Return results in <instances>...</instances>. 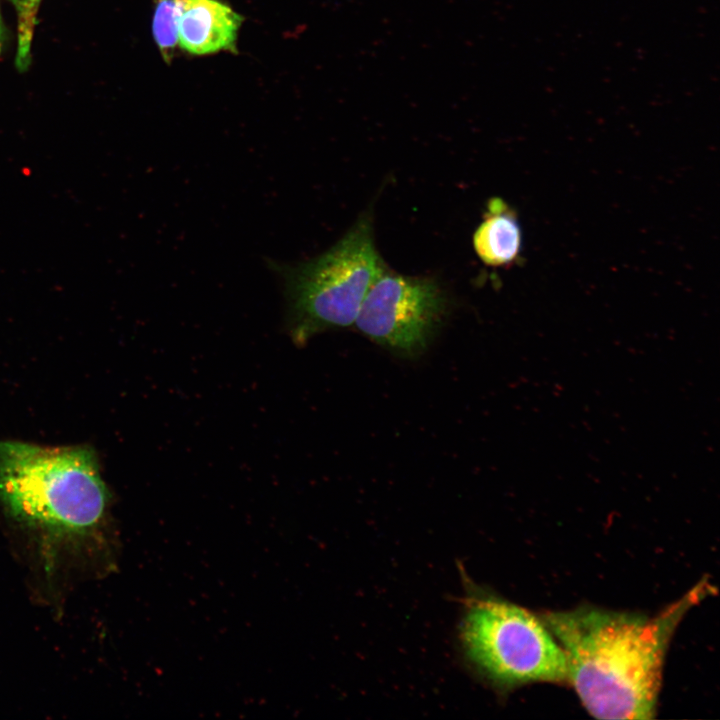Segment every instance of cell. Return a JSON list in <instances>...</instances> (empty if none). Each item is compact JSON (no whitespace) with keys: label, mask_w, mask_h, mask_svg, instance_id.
<instances>
[{"label":"cell","mask_w":720,"mask_h":720,"mask_svg":"<svg viewBox=\"0 0 720 720\" xmlns=\"http://www.w3.org/2000/svg\"><path fill=\"white\" fill-rule=\"evenodd\" d=\"M711 587L699 583L654 617L578 608L541 620L567 661L568 679L598 719H653L666 650L684 614Z\"/></svg>","instance_id":"cell-1"},{"label":"cell","mask_w":720,"mask_h":720,"mask_svg":"<svg viewBox=\"0 0 720 720\" xmlns=\"http://www.w3.org/2000/svg\"><path fill=\"white\" fill-rule=\"evenodd\" d=\"M110 502L92 448L0 441V504L49 543L97 538L110 547Z\"/></svg>","instance_id":"cell-2"},{"label":"cell","mask_w":720,"mask_h":720,"mask_svg":"<svg viewBox=\"0 0 720 720\" xmlns=\"http://www.w3.org/2000/svg\"><path fill=\"white\" fill-rule=\"evenodd\" d=\"M266 264L281 280L288 327L296 344L325 329L353 325L370 286L385 267L368 213L324 253L297 263L267 259Z\"/></svg>","instance_id":"cell-3"},{"label":"cell","mask_w":720,"mask_h":720,"mask_svg":"<svg viewBox=\"0 0 720 720\" xmlns=\"http://www.w3.org/2000/svg\"><path fill=\"white\" fill-rule=\"evenodd\" d=\"M461 639L469 660L494 684L514 687L568 679L565 653L541 618L478 593L464 599Z\"/></svg>","instance_id":"cell-4"},{"label":"cell","mask_w":720,"mask_h":720,"mask_svg":"<svg viewBox=\"0 0 720 720\" xmlns=\"http://www.w3.org/2000/svg\"><path fill=\"white\" fill-rule=\"evenodd\" d=\"M447 308V297L431 277L386 269L370 286L354 325L374 342L401 354L424 349Z\"/></svg>","instance_id":"cell-5"},{"label":"cell","mask_w":720,"mask_h":720,"mask_svg":"<svg viewBox=\"0 0 720 720\" xmlns=\"http://www.w3.org/2000/svg\"><path fill=\"white\" fill-rule=\"evenodd\" d=\"M242 21L241 15L220 0H182L179 46L195 56L236 52Z\"/></svg>","instance_id":"cell-6"},{"label":"cell","mask_w":720,"mask_h":720,"mask_svg":"<svg viewBox=\"0 0 720 720\" xmlns=\"http://www.w3.org/2000/svg\"><path fill=\"white\" fill-rule=\"evenodd\" d=\"M487 213L473 234V247L489 266L511 264L520 254L522 233L516 216L501 199L488 202Z\"/></svg>","instance_id":"cell-7"},{"label":"cell","mask_w":720,"mask_h":720,"mask_svg":"<svg viewBox=\"0 0 720 720\" xmlns=\"http://www.w3.org/2000/svg\"><path fill=\"white\" fill-rule=\"evenodd\" d=\"M182 0H156L152 19V35L166 63L175 56L178 42V20Z\"/></svg>","instance_id":"cell-8"},{"label":"cell","mask_w":720,"mask_h":720,"mask_svg":"<svg viewBox=\"0 0 720 720\" xmlns=\"http://www.w3.org/2000/svg\"><path fill=\"white\" fill-rule=\"evenodd\" d=\"M3 40H4V30H3V24H2V20H1V16H0V51H1V48L3 45Z\"/></svg>","instance_id":"cell-9"}]
</instances>
